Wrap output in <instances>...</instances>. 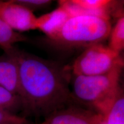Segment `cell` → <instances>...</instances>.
Instances as JSON below:
<instances>
[{
    "mask_svg": "<svg viewBox=\"0 0 124 124\" xmlns=\"http://www.w3.org/2000/svg\"><path fill=\"white\" fill-rule=\"evenodd\" d=\"M21 108L23 103L19 96L0 86V110L15 114Z\"/></svg>",
    "mask_w": 124,
    "mask_h": 124,
    "instance_id": "obj_12",
    "label": "cell"
},
{
    "mask_svg": "<svg viewBox=\"0 0 124 124\" xmlns=\"http://www.w3.org/2000/svg\"><path fill=\"white\" fill-rule=\"evenodd\" d=\"M97 116L93 111L70 106L54 111L39 124H94Z\"/></svg>",
    "mask_w": 124,
    "mask_h": 124,
    "instance_id": "obj_6",
    "label": "cell"
},
{
    "mask_svg": "<svg viewBox=\"0 0 124 124\" xmlns=\"http://www.w3.org/2000/svg\"><path fill=\"white\" fill-rule=\"evenodd\" d=\"M27 121L24 117L0 110V124H26Z\"/></svg>",
    "mask_w": 124,
    "mask_h": 124,
    "instance_id": "obj_13",
    "label": "cell"
},
{
    "mask_svg": "<svg viewBox=\"0 0 124 124\" xmlns=\"http://www.w3.org/2000/svg\"></svg>",
    "mask_w": 124,
    "mask_h": 124,
    "instance_id": "obj_16",
    "label": "cell"
},
{
    "mask_svg": "<svg viewBox=\"0 0 124 124\" xmlns=\"http://www.w3.org/2000/svg\"><path fill=\"white\" fill-rule=\"evenodd\" d=\"M16 1L32 12L48 7L52 2L50 0H16Z\"/></svg>",
    "mask_w": 124,
    "mask_h": 124,
    "instance_id": "obj_14",
    "label": "cell"
},
{
    "mask_svg": "<svg viewBox=\"0 0 124 124\" xmlns=\"http://www.w3.org/2000/svg\"><path fill=\"white\" fill-rule=\"evenodd\" d=\"M102 116L106 124H124V95L121 87Z\"/></svg>",
    "mask_w": 124,
    "mask_h": 124,
    "instance_id": "obj_9",
    "label": "cell"
},
{
    "mask_svg": "<svg viewBox=\"0 0 124 124\" xmlns=\"http://www.w3.org/2000/svg\"><path fill=\"white\" fill-rule=\"evenodd\" d=\"M108 48L120 54L124 48V16H120L115 25L111 27L109 36Z\"/></svg>",
    "mask_w": 124,
    "mask_h": 124,
    "instance_id": "obj_11",
    "label": "cell"
},
{
    "mask_svg": "<svg viewBox=\"0 0 124 124\" xmlns=\"http://www.w3.org/2000/svg\"><path fill=\"white\" fill-rule=\"evenodd\" d=\"M33 12L16 1H0V18L17 32L36 30Z\"/></svg>",
    "mask_w": 124,
    "mask_h": 124,
    "instance_id": "obj_5",
    "label": "cell"
},
{
    "mask_svg": "<svg viewBox=\"0 0 124 124\" xmlns=\"http://www.w3.org/2000/svg\"><path fill=\"white\" fill-rule=\"evenodd\" d=\"M121 63L124 60L120 54L108 46L98 44L86 48L74 61L71 70L75 77L102 75Z\"/></svg>",
    "mask_w": 124,
    "mask_h": 124,
    "instance_id": "obj_4",
    "label": "cell"
},
{
    "mask_svg": "<svg viewBox=\"0 0 124 124\" xmlns=\"http://www.w3.org/2000/svg\"><path fill=\"white\" fill-rule=\"evenodd\" d=\"M27 40L25 36L14 31L0 18V46L5 52L13 48L16 43Z\"/></svg>",
    "mask_w": 124,
    "mask_h": 124,
    "instance_id": "obj_10",
    "label": "cell"
},
{
    "mask_svg": "<svg viewBox=\"0 0 124 124\" xmlns=\"http://www.w3.org/2000/svg\"><path fill=\"white\" fill-rule=\"evenodd\" d=\"M9 51L15 55L18 63V96L23 108L33 114L46 117L65 108L72 95L64 69L15 47Z\"/></svg>",
    "mask_w": 124,
    "mask_h": 124,
    "instance_id": "obj_1",
    "label": "cell"
},
{
    "mask_svg": "<svg viewBox=\"0 0 124 124\" xmlns=\"http://www.w3.org/2000/svg\"><path fill=\"white\" fill-rule=\"evenodd\" d=\"M70 17L67 9L59 3L58 7L54 10L36 18L35 28L51 39L60 31Z\"/></svg>",
    "mask_w": 124,
    "mask_h": 124,
    "instance_id": "obj_8",
    "label": "cell"
},
{
    "mask_svg": "<svg viewBox=\"0 0 124 124\" xmlns=\"http://www.w3.org/2000/svg\"><path fill=\"white\" fill-rule=\"evenodd\" d=\"M0 56V86L13 94H19V71L17 62L10 51Z\"/></svg>",
    "mask_w": 124,
    "mask_h": 124,
    "instance_id": "obj_7",
    "label": "cell"
},
{
    "mask_svg": "<svg viewBox=\"0 0 124 124\" xmlns=\"http://www.w3.org/2000/svg\"><path fill=\"white\" fill-rule=\"evenodd\" d=\"M124 63H121L106 74L75 77L72 96L103 116L121 87L120 79Z\"/></svg>",
    "mask_w": 124,
    "mask_h": 124,
    "instance_id": "obj_3",
    "label": "cell"
},
{
    "mask_svg": "<svg viewBox=\"0 0 124 124\" xmlns=\"http://www.w3.org/2000/svg\"><path fill=\"white\" fill-rule=\"evenodd\" d=\"M94 124H106L105 121L103 117L101 114L98 113V116L97 118H96Z\"/></svg>",
    "mask_w": 124,
    "mask_h": 124,
    "instance_id": "obj_15",
    "label": "cell"
},
{
    "mask_svg": "<svg viewBox=\"0 0 124 124\" xmlns=\"http://www.w3.org/2000/svg\"><path fill=\"white\" fill-rule=\"evenodd\" d=\"M111 29L110 17L94 15L71 16L50 39L66 48L89 47L102 44Z\"/></svg>",
    "mask_w": 124,
    "mask_h": 124,
    "instance_id": "obj_2",
    "label": "cell"
}]
</instances>
